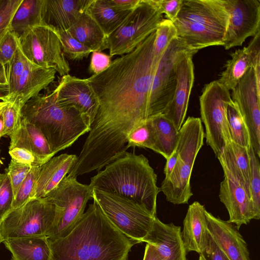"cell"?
Returning a JSON list of instances; mask_svg holds the SVG:
<instances>
[{"label": "cell", "instance_id": "20", "mask_svg": "<svg viewBox=\"0 0 260 260\" xmlns=\"http://www.w3.org/2000/svg\"><path fill=\"white\" fill-rule=\"evenodd\" d=\"M143 242L154 246L163 260H187L181 227L172 223H165L155 217Z\"/></svg>", "mask_w": 260, "mask_h": 260}, {"label": "cell", "instance_id": "16", "mask_svg": "<svg viewBox=\"0 0 260 260\" xmlns=\"http://www.w3.org/2000/svg\"><path fill=\"white\" fill-rule=\"evenodd\" d=\"M195 54H186L177 62V82L175 92L170 104L163 114L178 131L184 122L194 82L192 56Z\"/></svg>", "mask_w": 260, "mask_h": 260}, {"label": "cell", "instance_id": "55", "mask_svg": "<svg viewBox=\"0 0 260 260\" xmlns=\"http://www.w3.org/2000/svg\"><path fill=\"white\" fill-rule=\"evenodd\" d=\"M9 101H0V115L2 113L5 107L9 104Z\"/></svg>", "mask_w": 260, "mask_h": 260}, {"label": "cell", "instance_id": "37", "mask_svg": "<svg viewBox=\"0 0 260 260\" xmlns=\"http://www.w3.org/2000/svg\"><path fill=\"white\" fill-rule=\"evenodd\" d=\"M177 37V31L173 22L164 19L155 31L153 51L156 58L160 59L172 41Z\"/></svg>", "mask_w": 260, "mask_h": 260}, {"label": "cell", "instance_id": "21", "mask_svg": "<svg viewBox=\"0 0 260 260\" xmlns=\"http://www.w3.org/2000/svg\"><path fill=\"white\" fill-rule=\"evenodd\" d=\"M92 0H42V23L55 31L67 30Z\"/></svg>", "mask_w": 260, "mask_h": 260}, {"label": "cell", "instance_id": "36", "mask_svg": "<svg viewBox=\"0 0 260 260\" xmlns=\"http://www.w3.org/2000/svg\"><path fill=\"white\" fill-rule=\"evenodd\" d=\"M60 40L64 57L72 60H80L87 57L92 51L82 45L67 30L55 31Z\"/></svg>", "mask_w": 260, "mask_h": 260}, {"label": "cell", "instance_id": "13", "mask_svg": "<svg viewBox=\"0 0 260 260\" xmlns=\"http://www.w3.org/2000/svg\"><path fill=\"white\" fill-rule=\"evenodd\" d=\"M18 39L21 51L30 62L53 69L61 76L69 74V63L54 30L45 25H39L24 32Z\"/></svg>", "mask_w": 260, "mask_h": 260}, {"label": "cell", "instance_id": "59", "mask_svg": "<svg viewBox=\"0 0 260 260\" xmlns=\"http://www.w3.org/2000/svg\"><path fill=\"white\" fill-rule=\"evenodd\" d=\"M1 242H1V238H0V243H1Z\"/></svg>", "mask_w": 260, "mask_h": 260}, {"label": "cell", "instance_id": "30", "mask_svg": "<svg viewBox=\"0 0 260 260\" xmlns=\"http://www.w3.org/2000/svg\"><path fill=\"white\" fill-rule=\"evenodd\" d=\"M252 66V58L248 48L238 49L231 53V58L227 61L225 69L217 81L229 90H232Z\"/></svg>", "mask_w": 260, "mask_h": 260}, {"label": "cell", "instance_id": "43", "mask_svg": "<svg viewBox=\"0 0 260 260\" xmlns=\"http://www.w3.org/2000/svg\"><path fill=\"white\" fill-rule=\"evenodd\" d=\"M32 167L18 162L11 159L8 168L5 170L9 175L14 198L19 187L26 177Z\"/></svg>", "mask_w": 260, "mask_h": 260}, {"label": "cell", "instance_id": "49", "mask_svg": "<svg viewBox=\"0 0 260 260\" xmlns=\"http://www.w3.org/2000/svg\"><path fill=\"white\" fill-rule=\"evenodd\" d=\"M202 254L205 260H230L217 245L209 233L208 245Z\"/></svg>", "mask_w": 260, "mask_h": 260}, {"label": "cell", "instance_id": "54", "mask_svg": "<svg viewBox=\"0 0 260 260\" xmlns=\"http://www.w3.org/2000/svg\"><path fill=\"white\" fill-rule=\"evenodd\" d=\"M3 113V112H2ZM4 123L2 113L0 115V139L4 136Z\"/></svg>", "mask_w": 260, "mask_h": 260}, {"label": "cell", "instance_id": "35", "mask_svg": "<svg viewBox=\"0 0 260 260\" xmlns=\"http://www.w3.org/2000/svg\"><path fill=\"white\" fill-rule=\"evenodd\" d=\"M249 187L253 206V219L260 218V164L259 157L251 145L248 148Z\"/></svg>", "mask_w": 260, "mask_h": 260}, {"label": "cell", "instance_id": "40", "mask_svg": "<svg viewBox=\"0 0 260 260\" xmlns=\"http://www.w3.org/2000/svg\"><path fill=\"white\" fill-rule=\"evenodd\" d=\"M23 0H0V43L11 31L13 17Z\"/></svg>", "mask_w": 260, "mask_h": 260}, {"label": "cell", "instance_id": "1", "mask_svg": "<svg viewBox=\"0 0 260 260\" xmlns=\"http://www.w3.org/2000/svg\"><path fill=\"white\" fill-rule=\"evenodd\" d=\"M155 31L87 79L99 104L80 152L91 162L105 166L126 151L129 132L149 118V95L160 59L153 51Z\"/></svg>", "mask_w": 260, "mask_h": 260}, {"label": "cell", "instance_id": "42", "mask_svg": "<svg viewBox=\"0 0 260 260\" xmlns=\"http://www.w3.org/2000/svg\"><path fill=\"white\" fill-rule=\"evenodd\" d=\"M21 109L16 103L10 101L2 115L4 123V136L11 135L19 126L21 121Z\"/></svg>", "mask_w": 260, "mask_h": 260}, {"label": "cell", "instance_id": "27", "mask_svg": "<svg viewBox=\"0 0 260 260\" xmlns=\"http://www.w3.org/2000/svg\"><path fill=\"white\" fill-rule=\"evenodd\" d=\"M67 31L92 52H102L108 48V37L86 11L79 16Z\"/></svg>", "mask_w": 260, "mask_h": 260}, {"label": "cell", "instance_id": "33", "mask_svg": "<svg viewBox=\"0 0 260 260\" xmlns=\"http://www.w3.org/2000/svg\"><path fill=\"white\" fill-rule=\"evenodd\" d=\"M226 117L231 141L249 148L251 143L248 128L237 104L232 100L228 105Z\"/></svg>", "mask_w": 260, "mask_h": 260}, {"label": "cell", "instance_id": "34", "mask_svg": "<svg viewBox=\"0 0 260 260\" xmlns=\"http://www.w3.org/2000/svg\"><path fill=\"white\" fill-rule=\"evenodd\" d=\"M139 147L151 149L158 153L155 134L150 118L136 126L127 137V149Z\"/></svg>", "mask_w": 260, "mask_h": 260}, {"label": "cell", "instance_id": "51", "mask_svg": "<svg viewBox=\"0 0 260 260\" xmlns=\"http://www.w3.org/2000/svg\"><path fill=\"white\" fill-rule=\"evenodd\" d=\"M143 260H163V259L154 246L147 243Z\"/></svg>", "mask_w": 260, "mask_h": 260}, {"label": "cell", "instance_id": "47", "mask_svg": "<svg viewBox=\"0 0 260 260\" xmlns=\"http://www.w3.org/2000/svg\"><path fill=\"white\" fill-rule=\"evenodd\" d=\"M154 3L168 19L175 21L181 8L183 0H153Z\"/></svg>", "mask_w": 260, "mask_h": 260}, {"label": "cell", "instance_id": "8", "mask_svg": "<svg viewBox=\"0 0 260 260\" xmlns=\"http://www.w3.org/2000/svg\"><path fill=\"white\" fill-rule=\"evenodd\" d=\"M59 208L45 198H34L12 209L0 222L1 242L10 239L48 235Z\"/></svg>", "mask_w": 260, "mask_h": 260}, {"label": "cell", "instance_id": "23", "mask_svg": "<svg viewBox=\"0 0 260 260\" xmlns=\"http://www.w3.org/2000/svg\"><path fill=\"white\" fill-rule=\"evenodd\" d=\"M206 210L198 201L188 206L181 232L182 242L187 253L194 251L201 254L207 248L209 232Z\"/></svg>", "mask_w": 260, "mask_h": 260}, {"label": "cell", "instance_id": "7", "mask_svg": "<svg viewBox=\"0 0 260 260\" xmlns=\"http://www.w3.org/2000/svg\"><path fill=\"white\" fill-rule=\"evenodd\" d=\"M92 199L115 227L138 243L143 242L156 217L132 200L96 188L92 189Z\"/></svg>", "mask_w": 260, "mask_h": 260}, {"label": "cell", "instance_id": "53", "mask_svg": "<svg viewBox=\"0 0 260 260\" xmlns=\"http://www.w3.org/2000/svg\"><path fill=\"white\" fill-rule=\"evenodd\" d=\"M10 93L8 83H0V101H8L7 97Z\"/></svg>", "mask_w": 260, "mask_h": 260}, {"label": "cell", "instance_id": "11", "mask_svg": "<svg viewBox=\"0 0 260 260\" xmlns=\"http://www.w3.org/2000/svg\"><path fill=\"white\" fill-rule=\"evenodd\" d=\"M229 90L217 80L206 84L200 96L201 120L205 128L207 144L217 157L231 140L226 108L232 101Z\"/></svg>", "mask_w": 260, "mask_h": 260}, {"label": "cell", "instance_id": "10", "mask_svg": "<svg viewBox=\"0 0 260 260\" xmlns=\"http://www.w3.org/2000/svg\"><path fill=\"white\" fill-rule=\"evenodd\" d=\"M45 198L59 208L47 236L55 239L68 234L82 217L88 201L92 199V189L89 184L79 182L77 178L67 175Z\"/></svg>", "mask_w": 260, "mask_h": 260}, {"label": "cell", "instance_id": "50", "mask_svg": "<svg viewBox=\"0 0 260 260\" xmlns=\"http://www.w3.org/2000/svg\"><path fill=\"white\" fill-rule=\"evenodd\" d=\"M141 0H108L113 7L120 10H132L140 3Z\"/></svg>", "mask_w": 260, "mask_h": 260}, {"label": "cell", "instance_id": "45", "mask_svg": "<svg viewBox=\"0 0 260 260\" xmlns=\"http://www.w3.org/2000/svg\"><path fill=\"white\" fill-rule=\"evenodd\" d=\"M9 153L11 159L15 161L33 166H41L44 164L32 152L22 148L16 147L9 149Z\"/></svg>", "mask_w": 260, "mask_h": 260}, {"label": "cell", "instance_id": "26", "mask_svg": "<svg viewBox=\"0 0 260 260\" xmlns=\"http://www.w3.org/2000/svg\"><path fill=\"white\" fill-rule=\"evenodd\" d=\"M9 137V149L16 147L26 149L35 154L43 164L54 155L42 133L23 117L18 128Z\"/></svg>", "mask_w": 260, "mask_h": 260}, {"label": "cell", "instance_id": "44", "mask_svg": "<svg viewBox=\"0 0 260 260\" xmlns=\"http://www.w3.org/2000/svg\"><path fill=\"white\" fill-rule=\"evenodd\" d=\"M18 47V37L10 31L0 43V65L6 66L9 63Z\"/></svg>", "mask_w": 260, "mask_h": 260}, {"label": "cell", "instance_id": "17", "mask_svg": "<svg viewBox=\"0 0 260 260\" xmlns=\"http://www.w3.org/2000/svg\"><path fill=\"white\" fill-rule=\"evenodd\" d=\"M54 91L58 103L76 108L89 117L91 124L99 104L87 79L64 75Z\"/></svg>", "mask_w": 260, "mask_h": 260}, {"label": "cell", "instance_id": "31", "mask_svg": "<svg viewBox=\"0 0 260 260\" xmlns=\"http://www.w3.org/2000/svg\"><path fill=\"white\" fill-rule=\"evenodd\" d=\"M42 0H23L16 11L11 31L18 38L31 28L43 24Z\"/></svg>", "mask_w": 260, "mask_h": 260}, {"label": "cell", "instance_id": "25", "mask_svg": "<svg viewBox=\"0 0 260 260\" xmlns=\"http://www.w3.org/2000/svg\"><path fill=\"white\" fill-rule=\"evenodd\" d=\"M217 157L224 175L242 185L250 197L248 148L228 140Z\"/></svg>", "mask_w": 260, "mask_h": 260}, {"label": "cell", "instance_id": "29", "mask_svg": "<svg viewBox=\"0 0 260 260\" xmlns=\"http://www.w3.org/2000/svg\"><path fill=\"white\" fill-rule=\"evenodd\" d=\"M132 10H118L112 6L108 0H92L86 12L108 37L121 24Z\"/></svg>", "mask_w": 260, "mask_h": 260}, {"label": "cell", "instance_id": "32", "mask_svg": "<svg viewBox=\"0 0 260 260\" xmlns=\"http://www.w3.org/2000/svg\"><path fill=\"white\" fill-rule=\"evenodd\" d=\"M154 127L158 154L166 160L176 148L179 131L163 114L150 118Z\"/></svg>", "mask_w": 260, "mask_h": 260}, {"label": "cell", "instance_id": "5", "mask_svg": "<svg viewBox=\"0 0 260 260\" xmlns=\"http://www.w3.org/2000/svg\"><path fill=\"white\" fill-rule=\"evenodd\" d=\"M229 19L224 0H183L173 23L191 49L222 46Z\"/></svg>", "mask_w": 260, "mask_h": 260}, {"label": "cell", "instance_id": "19", "mask_svg": "<svg viewBox=\"0 0 260 260\" xmlns=\"http://www.w3.org/2000/svg\"><path fill=\"white\" fill-rule=\"evenodd\" d=\"M208 232L230 260H250L247 245L236 226L205 211Z\"/></svg>", "mask_w": 260, "mask_h": 260}, {"label": "cell", "instance_id": "22", "mask_svg": "<svg viewBox=\"0 0 260 260\" xmlns=\"http://www.w3.org/2000/svg\"><path fill=\"white\" fill-rule=\"evenodd\" d=\"M56 71L52 68L39 66L27 60L14 92L8 98L22 108L31 99L40 94L55 79Z\"/></svg>", "mask_w": 260, "mask_h": 260}, {"label": "cell", "instance_id": "52", "mask_svg": "<svg viewBox=\"0 0 260 260\" xmlns=\"http://www.w3.org/2000/svg\"><path fill=\"white\" fill-rule=\"evenodd\" d=\"M177 158V153L175 149L170 157L167 159L166 165L164 170V173L165 175V178L168 177L172 172L176 163Z\"/></svg>", "mask_w": 260, "mask_h": 260}, {"label": "cell", "instance_id": "3", "mask_svg": "<svg viewBox=\"0 0 260 260\" xmlns=\"http://www.w3.org/2000/svg\"><path fill=\"white\" fill-rule=\"evenodd\" d=\"M157 175L143 154L125 151L92 177V189L115 194L145 207L156 215Z\"/></svg>", "mask_w": 260, "mask_h": 260}, {"label": "cell", "instance_id": "9", "mask_svg": "<svg viewBox=\"0 0 260 260\" xmlns=\"http://www.w3.org/2000/svg\"><path fill=\"white\" fill-rule=\"evenodd\" d=\"M153 0H141L107 38L110 56L123 55L135 49L155 31L164 19Z\"/></svg>", "mask_w": 260, "mask_h": 260}, {"label": "cell", "instance_id": "48", "mask_svg": "<svg viewBox=\"0 0 260 260\" xmlns=\"http://www.w3.org/2000/svg\"><path fill=\"white\" fill-rule=\"evenodd\" d=\"M111 57L101 51L92 52L89 68L90 72L98 74L106 70L112 62Z\"/></svg>", "mask_w": 260, "mask_h": 260}, {"label": "cell", "instance_id": "4", "mask_svg": "<svg viewBox=\"0 0 260 260\" xmlns=\"http://www.w3.org/2000/svg\"><path fill=\"white\" fill-rule=\"evenodd\" d=\"M21 116L42 133L54 155L90 130L89 117L75 107L58 103L54 90L27 101Z\"/></svg>", "mask_w": 260, "mask_h": 260}, {"label": "cell", "instance_id": "2", "mask_svg": "<svg viewBox=\"0 0 260 260\" xmlns=\"http://www.w3.org/2000/svg\"><path fill=\"white\" fill-rule=\"evenodd\" d=\"M47 239L49 260H127L138 243L115 227L94 201L68 234Z\"/></svg>", "mask_w": 260, "mask_h": 260}, {"label": "cell", "instance_id": "6", "mask_svg": "<svg viewBox=\"0 0 260 260\" xmlns=\"http://www.w3.org/2000/svg\"><path fill=\"white\" fill-rule=\"evenodd\" d=\"M179 132L176 165L159 187L167 201L174 205L188 204L193 195L190 185L192 171L205 138L202 122L198 117H188Z\"/></svg>", "mask_w": 260, "mask_h": 260}, {"label": "cell", "instance_id": "46", "mask_svg": "<svg viewBox=\"0 0 260 260\" xmlns=\"http://www.w3.org/2000/svg\"><path fill=\"white\" fill-rule=\"evenodd\" d=\"M260 31L253 37L247 47L250 53L252 61V68L254 70L258 87L260 89V48L259 36Z\"/></svg>", "mask_w": 260, "mask_h": 260}, {"label": "cell", "instance_id": "18", "mask_svg": "<svg viewBox=\"0 0 260 260\" xmlns=\"http://www.w3.org/2000/svg\"><path fill=\"white\" fill-rule=\"evenodd\" d=\"M219 198L228 211L229 221L238 230L242 225L247 224L253 219L251 198L238 182L224 175L220 183Z\"/></svg>", "mask_w": 260, "mask_h": 260}, {"label": "cell", "instance_id": "56", "mask_svg": "<svg viewBox=\"0 0 260 260\" xmlns=\"http://www.w3.org/2000/svg\"><path fill=\"white\" fill-rule=\"evenodd\" d=\"M7 73L6 66L0 65V74Z\"/></svg>", "mask_w": 260, "mask_h": 260}, {"label": "cell", "instance_id": "12", "mask_svg": "<svg viewBox=\"0 0 260 260\" xmlns=\"http://www.w3.org/2000/svg\"><path fill=\"white\" fill-rule=\"evenodd\" d=\"M197 52L178 37L172 41L159 59L154 75L149 95V118L164 114L173 98L177 62L184 55Z\"/></svg>", "mask_w": 260, "mask_h": 260}, {"label": "cell", "instance_id": "41", "mask_svg": "<svg viewBox=\"0 0 260 260\" xmlns=\"http://www.w3.org/2000/svg\"><path fill=\"white\" fill-rule=\"evenodd\" d=\"M14 196L11 181L6 172L0 174V222L12 209Z\"/></svg>", "mask_w": 260, "mask_h": 260}, {"label": "cell", "instance_id": "14", "mask_svg": "<svg viewBox=\"0 0 260 260\" xmlns=\"http://www.w3.org/2000/svg\"><path fill=\"white\" fill-rule=\"evenodd\" d=\"M229 13L223 40L225 49L241 46L249 37L260 31L259 0H224Z\"/></svg>", "mask_w": 260, "mask_h": 260}, {"label": "cell", "instance_id": "58", "mask_svg": "<svg viewBox=\"0 0 260 260\" xmlns=\"http://www.w3.org/2000/svg\"><path fill=\"white\" fill-rule=\"evenodd\" d=\"M2 164H3V163H2V161L1 159V158H0V166H1V165H2Z\"/></svg>", "mask_w": 260, "mask_h": 260}, {"label": "cell", "instance_id": "38", "mask_svg": "<svg viewBox=\"0 0 260 260\" xmlns=\"http://www.w3.org/2000/svg\"><path fill=\"white\" fill-rule=\"evenodd\" d=\"M40 166H33L16 193L12 204V209L21 207L35 198V190Z\"/></svg>", "mask_w": 260, "mask_h": 260}, {"label": "cell", "instance_id": "57", "mask_svg": "<svg viewBox=\"0 0 260 260\" xmlns=\"http://www.w3.org/2000/svg\"><path fill=\"white\" fill-rule=\"evenodd\" d=\"M199 258L198 260H205V258L204 256V255L202 254H199Z\"/></svg>", "mask_w": 260, "mask_h": 260}, {"label": "cell", "instance_id": "28", "mask_svg": "<svg viewBox=\"0 0 260 260\" xmlns=\"http://www.w3.org/2000/svg\"><path fill=\"white\" fill-rule=\"evenodd\" d=\"M3 243L12 253L11 260H49L50 256L46 236L10 239Z\"/></svg>", "mask_w": 260, "mask_h": 260}, {"label": "cell", "instance_id": "15", "mask_svg": "<svg viewBox=\"0 0 260 260\" xmlns=\"http://www.w3.org/2000/svg\"><path fill=\"white\" fill-rule=\"evenodd\" d=\"M231 98L239 109L249 131L251 145L259 158L260 89L252 67L232 90Z\"/></svg>", "mask_w": 260, "mask_h": 260}, {"label": "cell", "instance_id": "39", "mask_svg": "<svg viewBox=\"0 0 260 260\" xmlns=\"http://www.w3.org/2000/svg\"><path fill=\"white\" fill-rule=\"evenodd\" d=\"M27 62V59L23 54L19 46L16 53L10 61L6 66V72L10 93L7 99L14 92L19 79L23 73Z\"/></svg>", "mask_w": 260, "mask_h": 260}, {"label": "cell", "instance_id": "24", "mask_svg": "<svg viewBox=\"0 0 260 260\" xmlns=\"http://www.w3.org/2000/svg\"><path fill=\"white\" fill-rule=\"evenodd\" d=\"M77 156L67 153L53 156L40 167L35 198L46 197L61 182L74 166Z\"/></svg>", "mask_w": 260, "mask_h": 260}]
</instances>
